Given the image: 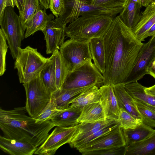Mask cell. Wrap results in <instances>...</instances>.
I'll use <instances>...</instances> for the list:
<instances>
[{"label":"cell","mask_w":155,"mask_h":155,"mask_svg":"<svg viewBox=\"0 0 155 155\" xmlns=\"http://www.w3.org/2000/svg\"><path fill=\"white\" fill-rule=\"evenodd\" d=\"M105 71L104 84H124L134 67L143 43L119 15L103 37Z\"/></svg>","instance_id":"obj_1"},{"label":"cell","mask_w":155,"mask_h":155,"mask_svg":"<svg viewBox=\"0 0 155 155\" xmlns=\"http://www.w3.org/2000/svg\"><path fill=\"white\" fill-rule=\"evenodd\" d=\"M25 107L10 110L0 109V127L6 137L29 142L38 148L49 135L55 124L51 120L36 122L35 118L28 116Z\"/></svg>","instance_id":"obj_2"},{"label":"cell","mask_w":155,"mask_h":155,"mask_svg":"<svg viewBox=\"0 0 155 155\" xmlns=\"http://www.w3.org/2000/svg\"><path fill=\"white\" fill-rule=\"evenodd\" d=\"M114 17L100 14L81 16L69 23L65 35L70 39L83 42L103 37L109 29Z\"/></svg>","instance_id":"obj_3"},{"label":"cell","mask_w":155,"mask_h":155,"mask_svg":"<svg viewBox=\"0 0 155 155\" xmlns=\"http://www.w3.org/2000/svg\"><path fill=\"white\" fill-rule=\"evenodd\" d=\"M49 60L50 58L44 57L36 48L29 46L19 48L14 68L17 70L20 82L27 83L38 76Z\"/></svg>","instance_id":"obj_4"},{"label":"cell","mask_w":155,"mask_h":155,"mask_svg":"<svg viewBox=\"0 0 155 155\" xmlns=\"http://www.w3.org/2000/svg\"><path fill=\"white\" fill-rule=\"evenodd\" d=\"M104 78L90 59L69 72L61 88L70 89L104 85Z\"/></svg>","instance_id":"obj_5"},{"label":"cell","mask_w":155,"mask_h":155,"mask_svg":"<svg viewBox=\"0 0 155 155\" xmlns=\"http://www.w3.org/2000/svg\"><path fill=\"white\" fill-rule=\"evenodd\" d=\"M0 25L6 37L12 56L16 59L18 49L25 38V30L21 25L19 15L13 8L6 7L0 15Z\"/></svg>","instance_id":"obj_6"},{"label":"cell","mask_w":155,"mask_h":155,"mask_svg":"<svg viewBox=\"0 0 155 155\" xmlns=\"http://www.w3.org/2000/svg\"><path fill=\"white\" fill-rule=\"evenodd\" d=\"M23 85L26 95V109L30 116L35 118L49 102L51 94L39 75Z\"/></svg>","instance_id":"obj_7"},{"label":"cell","mask_w":155,"mask_h":155,"mask_svg":"<svg viewBox=\"0 0 155 155\" xmlns=\"http://www.w3.org/2000/svg\"><path fill=\"white\" fill-rule=\"evenodd\" d=\"M65 12L59 18L67 24L84 16L103 14L113 17L119 14L123 8H103L91 5L88 0H64Z\"/></svg>","instance_id":"obj_8"},{"label":"cell","mask_w":155,"mask_h":155,"mask_svg":"<svg viewBox=\"0 0 155 155\" xmlns=\"http://www.w3.org/2000/svg\"><path fill=\"white\" fill-rule=\"evenodd\" d=\"M59 50L68 72L87 61L92 60L89 42L70 38L64 42Z\"/></svg>","instance_id":"obj_9"},{"label":"cell","mask_w":155,"mask_h":155,"mask_svg":"<svg viewBox=\"0 0 155 155\" xmlns=\"http://www.w3.org/2000/svg\"><path fill=\"white\" fill-rule=\"evenodd\" d=\"M77 126L78 125L67 127L56 126L43 143L37 148L34 154L54 155L60 147L70 142Z\"/></svg>","instance_id":"obj_10"},{"label":"cell","mask_w":155,"mask_h":155,"mask_svg":"<svg viewBox=\"0 0 155 155\" xmlns=\"http://www.w3.org/2000/svg\"><path fill=\"white\" fill-rule=\"evenodd\" d=\"M155 57V35L147 43H143L139 52L137 62L126 82V84L137 81L144 75L148 74V70Z\"/></svg>","instance_id":"obj_11"},{"label":"cell","mask_w":155,"mask_h":155,"mask_svg":"<svg viewBox=\"0 0 155 155\" xmlns=\"http://www.w3.org/2000/svg\"><path fill=\"white\" fill-rule=\"evenodd\" d=\"M126 146L123 129L120 124L111 131L78 147L82 154L91 151L115 147Z\"/></svg>","instance_id":"obj_12"},{"label":"cell","mask_w":155,"mask_h":155,"mask_svg":"<svg viewBox=\"0 0 155 155\" xmlns=\"http://www.w3.org/2000/svg\"><path fill=\"white\" fill-rule=\"evenodd\" d=\"M67 23L59 17L48 22L42 31L46 43V53L53 54L64 43Z\"/></svg>","instance_id":"obj_13"},{"label":"cell","mask_w":155,"mask_h":155,"mask_svg":"<svg viewBox=\"0 0 155 155\" xmlns=\"http://www.w3.org/2000/svg\"><path fill=\"white\" fill-rule=\"evenodd\" d=\"M100 103L104 110L106 119L118 121L120 108L111 84H104L99 88Z\"/></svg>","instance_id":"obj_14"},{"label":"cell","mask_w":155,"mask_h":155,"mask_svg":"<svg viewBox=\"0 0 155 155\" xmlns=\"http://www.w3.org/2000/svg\"><path fill=\"white\" fill-rule=\"evenodd\" d=\"M0 148L4 152L11 155H32L37 148L24 140L0 137Z\"/></svg>","instance_id":"obj_15"},{"label":"cell","mask_w":155,"mask_h":155,"mask_svg":"<svg viewBox=\"0 0 155 155\" xmlns=\"http://www.w3.org/2000/svg\"><path fill=\"white\" fill-rule=\"evenodd\" d=\"M155 23V2H153L146 7L138 23L132 29L135 37L140 42L144 41L148 32Z\"/></svg>","instance_id":"obj_16"},{"label":"cell","mask_w":155,"mask_h":155,"mask_svg":"<svg viewBox=\"0 0 155 155\" xmlns=\"http://www.w3.org/2000/svg\"><path fill=\"white\" fill-rule=\"evenodd\" d=\"M117 121H118L107 119L94 122L80 123L78 125L75 133L69 144L71 147L74 148L81 141Z\"/></svg>","instance_id":"obj_17"},{"label":"cell","mask_w":155,"mask_h":155,"mask_svg":"<svg viewBox=\"0 0 155 155\" xmlns=\"http://www.w3.org/2000/svg\"><path fill=\"white\" fill-rule=\"evenodd\" d=\"M143 6L141 0H127L119 15L121 20L129 28L133 29L138 23L141 16Z\"/></svg>","instance_id":"obj_18"},{"label":"cell","mask_w":155,"mask_h":155,"mask_svg":"<svg viewBox=\"0 0 155 155\" xmlns=\"http://www.w3.org/2000/svg\"><path fill=\"white\" fill-rule=\"evenodd\" d=\"M113 87L120 108L125 110L136 119L142 120L134 101L127 92L124 84L113 85Z\"/></svg>","instance_id":"obj_19"},{"label":"cell","mask_w":155,"mask_h":155,"mask_svg":"<svg viewBox=\"0 0 155 155\" xmlns=\"http://www.w3.org/2000/svg\"><path fill=\"white\" fill-rule=\"evenodd\" d=\"M83 107H69L64 109H58L50 118L55 126L70 127L79 124L77 119L81 112Z\"/></svg>","instance_id":"obj_20"},{"label":"cell","mask_w":155,"mask_h":155,"mask_svg":"<svg viewBox=\"0 0 155 155\" xmlns=\"http://www.w3.org/2000/svg\"><path fill=\"white\" fill-rule=\"evenodd\" d=\"M45 9L43 10L40 7L28 21L26 25L25 38L38 31H42L48 22L54 19V15L52 14L48 15Z\"/></svg>","instance_id":"obj_21"},{"label":"cell","mask_w":155,"mask_h":155,"mask_svg":"<svg viewBox=\"0 0 155 155\" xmlns=\"http://www.w3.org/2000/svg\"><path fill=\"white\" fill-rule=\"evenodd\" d=\"M91 87L70 89L60 88L52 94L51 96L58 109H65L69 107L70 103L75 97Z\"/></svg>","instance_id":"obj_22"},{"label":"cell","mask_w":155,"mask_h":155,"mask_svg":"<svg viewBox=\"0 0 155 155\" xmlns=\"http://www.w3.org/2000/svg\"><path fill=\"white\" fill-rule=\"evenodd\" d=\"M89 45L93 63L103 75L105 71V55L103 37L93 38Z\"/></svg>","instance_id":"obj_23"},{"label":"cell","mask_w":155,"mask_h":155,"mask_svg":"<svg viewBox=\"0 0 155 155\" xmlns=\"http://www.w3.org/2000/svg\"><path fill=\"white\" fill-rule=\"evenodd\" d=\"M106 120L103 108L99 103H94L83 107L77 119L80 124L91 123Z\"/></svg>","instance_id":"obj_24"},{"label":"cell","mask_w":155,"mask_h":155,"mask_svg":"<svg viewBox=\"0 0 155 155\" xmlns=\"http://www.w3.org/2000/svg\"><path fill=\"white\" fill-rule=\"evenodd\" d=\"M123 130L126 146L143 140L155 131L152 127L143 123L134 128L123 129Z\"/></svg>","instance_id":"obj_25"},{"label":"cell","mask_w":155,"mask_h":155,"mask_svg":"<svg viewBox=\"0 0 155 155\" xmlns=\"http://www.w3.org/2000/svg\"><path fill=\"white\" fill-rule=\"evenodd\" d=\"M125 155H155V131L143 140L127 146Z\"/></svg>","instance_id":"obj_26"},{"label":"cell","mask_w":155,"mask_h":155,"mask_svg":"<svg viewBox=\"0 0 155 155\" xmlns=\"http://www.w3.org/2000/svg\"><path fill=\"white\" fill-rule=\"evenodd\" d=\"M124 84L127 92L134 101L155 106V96L147 93L145 87L137 81Z\"/></svg>","instance_id":"obj_27"},{"label":"cell","mask_w":155,"mask_h":155,"mask_svg":"<svg viewBox=\"0 0 155 155\" xmlns=\"http://www.w3.org/2000/svg\"><path fill=\"white\" fill-rule=\"evenodd\" d=\"M55 55L53 53L39 74L40 79L51 94L58 89L55 83Z\"/></svg>","instance_id":"obj_28"},{"label":"cell","mask_w":155,"mask_h":155,"mask_svg":"<svg viewBox=\"0 0 155 155\" xmlns=\"http://www.w3.org/2000/svg\"><path fill=\"white\" fill-rule=\"evenodd\" d=\"M99 87L93 86L82 92L70 103L69 107H82L94 103H100Z\"/></svg>","instance_id":"obj_29"},{"label":"cell","mask_w":155,"mask_h":155,"mask_svg":"<svg viewBox=\"0 0 155 155\" xmlns=\"http://www.w3.org/2000/svg\"><path fill=\"white\" fill-rule=\"evenodd\" d=\"M55 55V83L58 89L61 88L68 71L59 50L54 53Z\"/></svg>","instance_id":"obj_30"},{"label":"cell","mask_w":155,"mask_h":155,"mask_svg":"<svg viewBox=\"0 0 155 155\" xmlns=\"http://www.w3.org/2000/svg\"><path fill=\"white\" fill-rule=\"evenodd\" d=\"M39 0H23V9L19 17L22 26L26 31V25L29 20L41 7Z\"/></svg>","instance_id":"obj_31"},{"label":"cell","mask_w":155,"mask_h":155,"mask_svg":"<svg viewBox=\"0 0 155 155\" xmlns=\"http://www.w3.org/2000/svg\"><path fill=\"white\" fill-rule=\"evenodd\" d=\"M118 121L123 129H133L142 123L141 120L136 119L122 108H120Z\"/></svg>","instance_id":"obj_32"},{"label":"cell","mask_w":155,"mask_h":155,"mask_svg":"<svg viewBox=\"0 0 155 155\" xmlns=\"http://www.w3.org/2000/svg\"><path fill=\"white\" fill-rule=\"evenodd\" d=\"M134 102L141 116L142 123L155 127V112L143 104Z\"/></svg>","instance_id":"obj_33"},{"label":"cell","mask_w":155,"mask_h":155,"mask_svg":"<svg viewBox=\"0 0 155 155\" xmlns=\"http://www.w3.org/2000/svg\"><path fill=\"white\" fill-rule=\"evenodd\" d=\"M58 110L53 98L51 96V99L48 103L35 118L36 122H41L50 120L51 117L57 112Z\"/></svg>","instance_id":"obj_34"},{"label":"cell","mask_w":155,"mask_h":155,"mask_svg":"<svg viewBox=\"0 0 155 155\" xmlns=\"http://www.w3.org/2000/svg\"><path fill=\"white\" fill-rule=\"evenodd\" d=\"M127 146L112 147L85 152L83 155H125Z\"/></svg>","instance_id":"obj_35"},{"label":"cell","mask_w":155,"mask_h":155,"mask_svg":"<svg viewBox=\"0 0 155 155\" xmlns=\"http://www.w3.org/2000/svg\"><path fill=\"white\" fill-rule=\"evenodd\" d=\"M127 0H90L92 5L103 8H123Z\"/></svg>","instance_id":"obj_36"},{"label":"cell","mask_w":155,"mask_h":155,"mask_svg":"<svg viewBox=\"0 0 155 155\" xmlns=\"http://www.w3.org/2000/svg\"><path fill=\"white\" fill-rule=\"evenodd\" d=\"M2 30L0 29V75H2L6 70V56L8 46Z\"/></svg>","instance_id":"obj_37"},{"label":"cell","mask_w":155,"mask_h":155,"mask_svg":"<svg viewBox=\"0 0 155 155\" xmlns=\"http://www.w3.org/2000/svg\"><path fill=\"white\" fill-rule=\"evenodd\" d=\"M119 124L120 123L119 121H117L100 129L79 142L75 145L74 148H75L76 149H77L81 146L93 140L101 135L111 131L117 127Z\"/></svg>","instance_id":"obj_38"},{"label":"cell","mask_w":155,"mask_h":155,"mask_svg":"<svg viewBox=\"0 0 155 155\" xmlns=\"http://www.w3.org/2000/svg\"><path fill=\"white\" fill-rule=\"evenodd\" d=\"M49 8L56 18L62 17L65 12L64 0H49Z\"/></svg>","instance_id":"obj_39"},{"label":"cell","mask_w":155,"mask_h":155,"mask_svg":"<svg viewBox=\"0 0 155 155\" xmlns=\"http://www.w3.org/2000/svg\"><path fill=\"white\" fill-rule=\"evenodd\" d=\"M9 6L14 8L12 0H0V15H2L5 8Z\"/></svg>","instance_id":"obj_40"},{"label":"cell","mask_w":155,"mask_h":155,"mask_svg":"<svg viewBox=\"0 0 155 155\" xmlns=\"http://www.w3.org/2000/svg\"><path fill=\"white\" fill-rule=\"evenodd\" d=\"M23 0H12L14 7L16 6L19 12V16H21L23 13Z\"/></svg>","instance_id":"obj_41"},{"label":"cell","mask_w":155,"mask_h":155,"mask_svg":"<svg viewBox=\"0 0 155 155\" xmlns=\"http://www.w3.org/2000/svg\"><path fill=\"white\" fill-rule=\"evenodd\" d=\"M145 90L148 94L155 96V84L149 87H145Z\"/></svg>","instance_id":"obj_42"},{"label":"cell","mask_w":155,"mask_h":155,"mask_svg":"<svg viewBox=\"0 0 155 155\" xmlns=\"http://www.w3.org/2000/svg\"><path fill=\"white\" fill-rule=\"evenodd\" d=\"M155 35V23L152 26L148 32L147 35V38L149 36Z\"/></svg>","instance_id":"obj_43"},{"label":"cell","mask_w":155,"mask_h":155,"mask_svg":"<svg viewBox=\"0 0 155 155\" xmlns=\"http://www.w3.org/2000/svg\"><path fill=\"white\" fill-rule=\"evenodd\" d=\"M40 5L44 8L47 9L49 8V0H39Z\"/></svg>","instance_id":"obj_44"},{"label":"cell","mask_w":155,"mask_h":155,"mask_svg":"<svg viewBox=\"0 0 155 155\" xmlns=\"http://www.w3.org/2000/svg\"><path fill=\"white\" fill-rule=\"evenodd\" d=\"M148 74H149L155 79V67L150 68L148 70Z\"/></svg>","instance_id":"obj_45"},{"label":"cell","mask_w":155,"mask_h":155,"mask_svg":"<svg viewBox=\"0 0 155 155\" xmlns=\"http://www.w3.org/2000/svg\"><path fill=\"white\" fill-rule=\"evenodd\" d=\"M153 0H142V3L143 6H147L148 5L151 3Z\"/></svg>","instance_id":"obj_46"},{"label":"cell","mask_w":155,"mask_h":155,"mask_svg":"<svg viewBox=\"0 0 155 155\" xmlns=\"http://www.w3.org/2000/svg\"><path fill=\"white\" fill-rule=\"evenodd\" d=\"M139 103L143 104V105H144V106L147 107L148 108H149L151 109V110H153V111L155 112V106H152L150 105H149L144 103L140 102Z\"/></svg>","instance_id":"obj_47"},{"label":"cell","mask_w":155,"mask_h":155,"mask_svg":"<svg viewBox=\"0 0 155 155\" xmlns=\"http://www.w3.org/2000/svg\"><path fill=\"white\" fill-rule=\"evenodd\" d=\"M155 67V60L153 61L150 68H152Z\"/></svg>","instance_id":"obj_48"},{"label":"cell","mask_w":155,"mask_h":155,"mask_svg":"<svg viewBox=\"0 0 155 155\" xmlns=\"http://www.w3.org/2000/svg\"><path fill=\"white\" fill-rule=\"evenodd\" d=\"M154 60H155V58H154V60H153V61Z\"/></svg>","instance_id":"obj_49"},{"label":"cell","mask_w":155,"mask_h":155,"mask_svg":"<svg viewBox=\"0 0 155 155\" xmlns=\"http://www.w3.org/2000/svg\"></svg>","instance_id":"obj_50"}]
</instances>
